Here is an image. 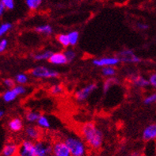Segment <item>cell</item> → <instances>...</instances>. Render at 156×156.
<instances>
[{
	"label": "cell",
	"mask_w": 156,
	"mask_h": 156,
	"mask_svg": "<svg viewBox=\"0 0 156 156\" xmlns=\"http://www.w3.org/2000/svg\"><path fill=\"white\" fill-rule=\"evenodd\" d=\"M64 142L67 145L72 156H86L87 146L83 139L75 135H67L64 138Z\"/></svg>",
	"instance_id": "cell-2"
},
{
	"label": "cell",
	"mask_w": 156,
	"mask_h": 156,
	"mask_svg": "<svg viewBox=\"0 0 156 156\" xmlns=\"http://www.w3.org/2000/svg\"><path fill=\"white\" fill-rule=\"evenodd\" d=\"M56 40L63 47L67 48L70 45L69 38H68V35L66 34H59L56 36Z\"/></svg>",
	"instance_id": "cell-23"
},
{
	"label": "cell",
	"mask_w": 156,
	"mask_h": 156,
	"mask_svg": "<svg viewBox=\"0 0 156 156\" xmlns=\"http://www.w3.org/2000/svg\"><path fill=\"white\" fill-rule=\"evenodd\" d=\"M14 89L16 91V93H18V96L23 95V94H25V93H26V89L22 85H15V86L14 87Z\"/></svg>",
	"instance_id": "cell-33"
},
{
	"label": "cell",
	"mask_w": 156,
	"mask_h": 156,
	"mask_svg": "<svg viewBox=\"0 0 156 156\" xmlns=\"http://www.w3.org/2000/svg\"><path fill=\"white\" fill-rule=\"evenodd\" d=\"M29 81V77L25 73H19L18 75H16L15 77V81L16 83H18V85H25Z\"/></svg>",
	"instance_id": "cell-27"
},
{
	"label": "cell",
	"mask_w": 156,
	"mask_h": 156,
	"mask_svg": "<svg viewBox=\"0 0 156 156\" xmlns=\"http://www.w3.org/2000/svg\"><path fill=\"white\" fill-rule=\"evenodd\" d=\"M15 80H13L11 78H6V79H5L3 81L4 85L6 87H7L8 89H13L15 86Z\"/></svg>",
	"instance_id": "cell-32"
},
{
	"label": "cell",
	"mask_w": 156,
	"mask_h": 156,
	"mask_svg": "<svg viewBox=\"0 0 156 156\" xmlns=\"http://www.w3.org/2000/svg\"><path fill=\"white\" fill-rule=\"evenodd\" d=\"M155 152H156V143H155Z\"/></svg>",
	"instance_id": "cell-41"
},
{
	"label": "cell",
	"mask_w": 156,
	"mask_h": 156,
	"mask_svg": "<svg viewBox=\"0 0 156 156\" xmlns=\"http://www.w3.org/2000/svg\"><path fill=\"white\" fill-rule=\"evenodd\" d=\"M28 9L31 11L38 10L43 3V0H25Z\"/></svg>",
	"instance_id": "cell-20"
},
{
	"label": "cell",
	"mask_w": 156,
	"mask_h": 156,
	"mask_svg": "<svg viewBox=\"0 0 156 156\" xmlns=\"http://www.w3.org/2000/svg\"><path fill=\"white\" fill-rule=\"evenodd\" d=\"M49 156H55V155H54V154H51V155H49Z\"/></svg>",
	"instance_id": "cell-40"
},
{
	"label": "cell",
	"mask_w": 156,
	"mask_h": 156,
	"mask_svg": "<svg viewBox=\"0 0 156 156\" xmlns=\"http://www.w3.org/2000/svg\"><path fill=\"white\" fill-rule=\"evenodd\" d=\"M142 139L145 142L156 140V124H151L144 129L142 132Z\"/></svg>",
	"instance_id": "cell-12"
},
{
	"label": "cell",
	"mask_w": 156,
	"mask_h": 156,
	"mask_svg": "<svg viewBox=\"0 0 156 156\" xmlns=\"http://www.w3.org/2000/svg\"><path fill=\"white\" fill-rule=\"evenodd\" d=\"M117 56L121 62L130 64H137L141 61V58L132 50H123L117 53Z\"/></svg>",
	"instance_id": "cell-6"
},
{
	"label": "cell",
	"mask_w": 156,
	"mask_h": 156,
	"mask_svg": "<svg viewBox=\"0 0 156 156\" xmlns=\"http://www.w3.org/2000/svg\"><path fill=\"white\" fill-rule=\"evenodd\" d=\"M30 74L35 78L41 79H54L59 77V73L55 69H50L45 66H37L32 69Z\"/></svg>",
	"instance_id": "cell-3"
},
{
	"label": "cell",
	"mask_w": 156,
	"mask_h": 156,
	"mask_svg": "<svg viewBox=\"0 0 156 156\" xmlns=\"http://www.w3.org/2000/svg\"><path fill=\"white\" fill-rule=\"evenodd\" d=\"M53 51L51 50H45V51L41 52V53H35L34 56H33V58H34V61H48L49 59V57H51V55L52 54Z\"/></svg>",
	"instance_id": "cell-19"
},
{
	"label": "cell",
	"mask_w": 156,
	"mask_h": 156,
	"mask_svg": "<svg viewBox=\"0 0 156 156\" xmlns=\"http://www.w3.org/2000/svg\"><path fill=\"white\" fill-rule=\"evenodd\" d=\"M129 156H142V154L138 150H133L129 154Z\"/></svg>",
	"instance_id": "cell-38"
},
{
	"label": "cell",
	"mask_w": 156,
	"mask_h": 156,
	"mask_svg": "<svg viewBox=\"0 0 156 156\" xmlns=\"http://www.w3.org/2000/svg\"><path fill=\"white\" fill-rule=\"evenodd\" d=\"M129 80L131 84H133L134 86L140 88V89H144L150 85L148 79H147L144 77L139 75V74H134V73L130 74L129 76Z\"/></svg>",
	"instance_id": "cell-11"
},
{
	"label": "cell",
	"mask_w": 156,
	"mask_h": 156,
	"mask_svg": "<svg viewBox=\"0 0 156 156\" xmlns=\"http://www.w3.org/2000/svg\"><path fill=\"white\" fill-rule=\"evenodd\" d=\"M149 82H150V85L152 86L153 88L156 89V73H151L150 76H149Z\"/></svg>",
	"instance_id": "cell-34"
},
{
	"label": "cell",
	"mask_w": 156,
	"mask_h": 156,
	"mask_svg": "<svg viewBox=\"0 0 156 156\" xmlns=\"http://www.w3.org/2000/svg\"><path fill=\"white\" fill-rule=\"evenodd\" d=\"M136 26L139 30H146L149 28L148 25L146 23H144V22H138V23L136 24Z\"/></svg>",
	"instance_id": "cell-36"
},
{
	"label": "cell",
	"mask_w": 156,
	"mask_h": 156,
	"mask_svg": "<svg viewBox=\"0 0 156 156\" xmlns=\"http://www.w3.org/2000/svg\"><path fill=\"white\" fill-rule=\"evenodd\" d=\"M48 61L50 64L54 65H63L68 64V61L63 52H53Z\"/></svg>",
	"instance_id": "cell-13"
},
{
	"label": "cell",
	"mask_w": 156,
	"mask_h": 156,
	"mask_svg": "<svg viewBox=\"0 0 156 156\" xmlns=\"http://www.w3.org/2000/svg\"><path fill=\"white\" fill-rule=\"evenodd\" d=\"M41 113L37 112H33V111H30L26 114V120L29 123H34L37 122V120L39 119Z\"/></svg>",
	"instance_id": "cell-25"
},
{
	"label": "cell",
	"mask_w": 156,
	"mask_h": 156,
	"mask_svg": "<svg viewBox=\"0 0 156 156\" xmlns=\"http://www.w3.org/2000/svg\"><path fill=\"white\" fill-rule=\"evenodd\" d=\"M101 74L105 77H114L117 74V69L114 66H105L101 68Z\"/></svg>",
	"instance_id": "cell-22"
},
{
	"label": "cell",
	"mask_w": 156,
	"mask_h": 156,
	"mask_svg": "<svg viewBox=\"0 0 156 156\" xmlns=\"http://www.w3.org/2000/svg\"><path fill=\"white\" fill-rule=\"evenodd\" d=\"M37 156H49L52 154V143L44 139H39L35 142Z\"/></svg>",
	"instance_id": "cell-4"
},
{
	"label": "cell",
	"mask_w": 156,
	"mask_h": 156,
	"mask_svg": "<svg viewBox=\"0 0 156 156\" xmlns=\"http://www.w3.org/2000/svg\"><path fill=\"white\" fill-rule=\"evenodd\" d=\"M11 28L12 24L10 22H5V23L0 25V38H2V36L5 35Z\"/></svg>",
	"instance_id": "cell-29"
},
{
	"label": "cell",
	"mask_w": 156,
	"mask_h": 156,
	"mask_svg": "<svg viewBox=\"0 0 156 156\" xmlns=\"http://www.w3.org/2000/svg\"><path fill=\"white\" fill-rule=\"evenodd\" d=\"M35 31L37 33H38V34L49 36L53 33V29H52L51 26H50L48 24H45V25H41V26H37L35 28Z\"/></svg>",
	"instance_id": "cell-18"
},
{
	"label": "cell",
	"mask_w": 156,
	"mask_h": 156,
	"mask_svg": "<svg viewBox=\"0 0 156 156\" xmlns=\"http://www.w3.org/2000/svg\"><path fill=\"white\" fill-rule=\"evenodd\" d=\"M8 127L12 132H19L23 129V122L20 118L15 117L9 121Z\"/></svg>",
	"instance_id": "cell-14"
},
{
	"label": "cell",
	"mask_w": 156,
	"mask_h": 156,
	"mask_svg": "<svg viewBox=\"0 0 156 156\" xmlns=\"http://www.w3.org/2000/svg\"><path fill=\"white\" fill-rule=\"evenodd\" d=\"M98 89L97 84L93 83L87 85L85 87L79 89L75 93V99L79 102H83L90 97Z\"/></svg>",
	"instance_id": "cell-7"
},
{
	"label": "cell",
	"mask_w": 156,
	"mask_h": 156,
	"mask_svg": "<svg viewBox=\"0 0 156 156\" xmlns=\"http://www.w3.org/2000/svg\"><path fill=\"white\" fill-rule=\"evenodd\" d=\"M118 84H119V80L117 79V77H108V78L105 79V81H104V83H103V86H102L103 93L105 94V93H107L109 91V89L113 87V86H114V85H118Z\"/></svg>",
	"instance_id": "cell-16"
},
{
	"label": "cell",
	"mask_w": 156,
	"mask_h": 156,
	"mask_svg": "<svg viewBox=\"0 0 156 156\" xmlns=\"http://www.w3.org/2000/svg\"><path fill=\"white\" fill-rule=\"evenodd\" d=\"M6 7H5V6H4L1 3V2H0V17L3 15V14L5 13V11H6Z\"/></svg>",
	"instance_id": "cell-37"
},
{
	"label": "cell",
	"mask_w": 156,
	"mask_h": 156,
	"mask_svg": "<svg viewBox=\"0 0 156 156\" xmlns=\"http://www.w3.org/2000/svg\"><path fill=\"white\" fill-rule=\"evenodd\" d=\"M3 116H4V112L2 110H0V119L2 118V117H3Z\"/></svg>",
	"instance_id": "cell-39"
},
{
	"label": "cell",
	"mask_w": 156,
	"mask_h": 156,
	"mask_svg": "<svg viewBox=\"0 0 156 156\" xmlns=\"http://www.w3.org/2000/svg\"><path fill=\"white\" fill-rule=\"evenodd\" d=\"M8 46V41L6 38H3L0 41V53H2L6 50Z\"/></svg>",
	"instance_id": "cell-35"
},
{
	"label": "cell",
	"mask_w": 156,
	"mask_h": 156,
	"mask_svg": "<svg viewBox=\"0 0 156 156\" xmlns=\"http://www.w3.org/2000/svg\"><path fill=\"white\" fill-rule=\"evenodd\" d=\"M79 130L82 138L90 148L98 150L102 146L104 142V135L94 123H84L80 127Z\"/></svg>",
	"instance_id": "cell-1"
},
{
	"label": "cell",
	"mask_w": 156,
	"mask_h": 156,
	"mask_svg": "<svg viewBox=\"0 0 156 156\" xmlns=\"http://www.w3.org/2000/svg\"><path fill=\"white\" fill-rule=\"evenodd\" d=\"M18 97V93H16V91L14 90V88H13V89H9L3 93V95H2V99H3V101H5V102L9 103V102L14 101Z\"/></svg>",
	"instance_id": "cell-17"
},
{
	"label": "cell",
	"mask_w": 156,
	"mask_h": 156,
	"mask_svg": "<svg viewBox=\"0 0 156 156\" xmlns=\"http://www.w3.org/2000/svg\"><path fill=\"white\" fill-rule=\"evenodd\" d=\"M63 53H64L66 57H67V61H68V63L71 62V61L75 59V57H76V53H75V52L72 50H67L63 52Z\"/></svg>",
	"instance_id": "cell-31"
},
{
	"label": "cell",
	"mask_w": 156,
	"mask_h": 156,
	"mask_svg": "<svg viewBox=\"0 0 156 156\" xmlns=\"http://www.w3.org/2000/svg\"><path fill=\"white\" fill-rule=\"evenodd\" d=\"M17 156H37L35 143L30 139L22 141V143L18 146Z\"/></svg>",
	"instance_id": "cell-5"
},
{
	"label": "cell",
	"mask_w": 156,
	"mask_h": 156,
	"mask_svg": "<svg viewBox=\"0 0 156 156\" xmlns=\"http://www.w3.org/2000/svg\"><path fill=\"white\" fill-rule=\"evenodd\" d=\"M156 103V93H151L144 99V104L146 105H151Z\"/></svg>",
	"instance_id": "cell-28"
},
{
	"label": "cell",
	"mask_w": 156,
	"mask_h": 156,
	"mask_svg": "<svg viewBox=\"0 0 156 156\" xmlns=\"http://www.w3.org/2000/svg\"><path fill=\"white\" fill-rule=\"evenodd\" d=\"M52 154L55 156H72L69 148L63 139H56L52 142Z\"/></svg>",
	"instance_id": "cell-8"
},
{
	"label": "cell",
	"mask_w": 156,
	"mask_h": 156,
	"mask_svg": "<svg viewBox=\"0 0 156 156\" xmlns=\"http://www.w3.org/2000/svg\"><path fill=\"white\" fill-rule=\"evenodd\" d=\"M48 91H49V93H51V95L57 96L63 93V85H60V84H55V85H51Z\"/></svg>",
	"instance_id": "cell-26"
},
{
	"label": "cell",
	"mask_w": 156,
	"mask_h": 156,
	"mask_svg": "<svg viewBox=\"0 0 156 156\" xmlns=\"http://www.w3.org/2000/svg\"><path fill=\"white\" fill-rule=\"evenodd\" d=\"M121 61L117 56L113 57H102L96 58L92 61V63L98 67H105V66H115L118 65Z\"/></svg>",
	"instance_id": "cell-9"
},
{
	"label": "cell",
	"mask_w": 156,
	"mask_h": 156,
	"mask_svg": "<svg viewBox=\"0 0 156 156\" xmlns=\"http://www.w3.org/2000/svg\"><path fill=\"white\" fill-rule=\"evenodd\" d=\"M0 2L6 7V10H13L15 6L14 0H0Z\"/></svg>",
	"instance_id": "cell-30"
},
{
	"label": "cell",
	"mask_w": 156,
	"mask_h": 156,
	"mask_svg": "<svg viewBox=\"0 0 156 156\" xmlns=\"http://www.w3.org/2000/svg\"><path fill=\"white\" fill-rule=\"evenodd\" d=\"M68 38H69V42L70 45L72 46H75L77 45L78 42H79V33L76 30H73V31L69 32L68 34Z\"/></svg>",
	"instance_id": "cell-24"
},
{
	"label": "cell",
	"mask_w": 156,
	"mask_h": 156,
	"mask_svg": "<svg viewBox=\"0 0 156 156\" xmlns=\"http://www.w3.org/2000/svg\"><path fill=\"white\" fill-rule=\"evenodd\" d=\"M25 134L28 139H30L32 141H37L41 139L42 137V128H41L39 126H34V125H30L27 126L25 129Z\"/></svg>",
	"instance_id": "cell-10"
},
{
	"label": "cell",
	"mask_w": 156,
	"mask_h": 156,
	"mask_svg": "<svg viewBox=\"0 0 156 156\" xmlns=\"http://www.w3.org/2000/svg\"><path fill=\"white\" fill-rule=\"evenodd\" d=\"M18 150V145L14 143H9L4 146L2 154L3 156H14L17 154Z\"/></svg>",
	"instance_id": "cell-15"
},
{
	"label": "cell",
	"mask_w": 156,
	"mask_h": 156,
	"mask_svg": "<svg viewBox=\"0 0 156 156\" xmlns=\"http://www.w3.org/2000/svg\"><path fill=\"white\" fill-rule=\"evenodd\" d=\"M37 124L42 129H48L51 127L49 120L48 119L47 116H44V115H41L40 116L39 119L37 121Z\"/></svg>",
	"instance_id": "cell-21"
}]
</instances>
